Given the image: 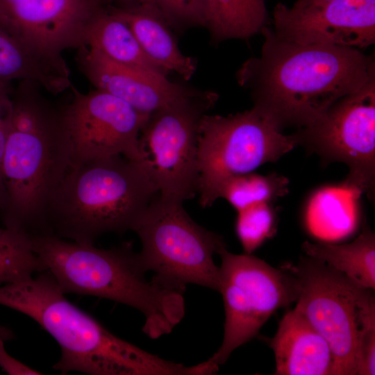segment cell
<instances>
[{
	"label": "cell",
	"mask_w": 375,
	"mask_h": 375,
	"mask_svg": "<svg viewBox=\"0 0 375 375\" xmlns=\"http://www.w3.org/2000/svg\"><path fill=\"white\" fill-rule=\"evenodd\" d=\"M260 33V53L235 73L253 107L283 129L306 126L333 103L375 78L372 55L335 45L304 44L278 38L272 28Z\"/></svg>",
	"instance_id": "cell-1"
},
{
	"label": "cell",
	"mask_w": 375,
	"mask_h": 375,
	"mask_svg": "<svg viewBox=\"0 0 375 375\" xmlns=\"http://www.w3.org/2000/svg\"><path fill=\"white\" fill-rule=\"evenodd\" d=\"M11 93V114L1 173L3 226L29 235L50 234L49 202L72 165V146L62 106L38 83L19 81Z\"/></svg>",
	"instance_id": "cell-2"
},
{
	"label": "cell",
	"mask_w": 375,
	"mask_h": 375,
	"mask_svg": "<svg viewBox=\"0 0 375 375\" xmlns=\"http://www.w3.org/2000/svg\"><path fill=\"white\" fill-rule=\"evenodd\" d=\"M65 294L47 271L0 285V305L28 316L56 340L61 356L53 368L62 374H194V366L165 360L118 338Z\"/></svg>",
	"instance_id": "cell-3"
},
{
	"label": "cell",
	"mask_w": 375,
	"mask_h": 375,
	"mask_svg": "<svg viewBox=\"0 0 375 375\" xmlns=\"http://www.w3.org/2000/svg\"><path fill=\"white\" fill-rule=\"evenodd\" d=\"M33 251L64 294L112 300L140 311L151 339L170 333L185 315L183 292L146 277L138 253L126 244L111 249L52 234L29 235Z\"/></svg>",
	"instance_id": "cell-4"
},
{
	"label": "cell",
	"mask_w": 375,
	"mask_h": 375,
	"mask_svg": "<svg viewBox=\"0 0 375 375\" xmlns=\"http://www.w3.org/2000/svg\"><path fill=\"white\" fill-rule=\"evenodd\" d=\"M160 196L143 164L122 156L72 165L47 210L50 234L94 244L100 235L135 226Z\"/></svg>",
	"instance_id": "cell-5"
},
{
	"label": "cell",
	"mask_w": 375,
	"mask_h": 375,
	"mask_svg": "<svg viewBox=\"0 0 375 375\" xmlns=\"http://www.w3.org/2000/svg\"><path fill=\"white\" fill-rule=\"evenodd\" d=\"M283 268L295 279V308L331 347L334 375H356L360 338L365 328L375 324L374 290L309 256Z\"/></svg>",
	"instance_id": "cell-6"
},
{
	"label": "cell",
	"mask_w": 375,
	"mask_h": 375,
	"mask_svg": "<svg viewBox=\"0 0 375 375\" xmlns=\"http://www.w3.org/2000/svg\"><path fill=\"white\" fill-rule=\"evenodd\" d=\"M183 204L159 196L141 217L133 230L142 244L140 262L167 287L184 292L196 284L219 291L220 270L213 256L226 244L196 223Z\"/></svg>",
	"instance_id": "cell-7"
},
{
	"label": "cell",
	"mask_w": 375,
	"mask_h": 375,
	"mask_svg": "<svg viewBox=\"0 0 375 375\" xmlns=\"http://www.w3.org/2000/svg\"><path fill=\"white\" fill-rule=\"evenodd\" d=\"M297 146L292 134L252 107L226 116L205 114L198 132V194L203 208L219 198L231 178L278 160Z\"/></svg>",
	"instance_id": "cell-8"
},
{
	"label": "cell",
	"mask_w": 375,
	"mask_h": 375,
	"mask_svg": "<svg viewBox=\"0 0 375 375\" xmlns=\"http://www.w3.org/2000/svg\"><path fill=\"white\" fill-rule=\"evenodd\" d=\"M218 98L215 91L195 88L149 116L139 148L161 198L183 203L198 193L199 126Z\"/></svg>",
	"instance_id": "cell-9"
},
{
	"label": "cell",
	"mask_w": 375,
	"mask_h": 375,
	"mask_svg": "<svg viewBox=\"0 0 375 375\" xmlns=\"http://www.w3.org/2000/svg\"><path fill=\"white\" fill-rule=\"evenodd\" d=\"M217 254L224 332L221 346L208 360L219 366L235 349L256 336L276 310L296 301L297 290L294 276L283 267L274 268L251 254L231 253L226 246Z\"/></svg>",
	"instance_id": "cell-10"
},
{
	"label": "cell",
	"mask_w": 375,
	"mask_h": 375,
	"mask_svg": "<svg viewBox=\"0 0 375 375\" xmlns=\"http://www.w3.org/2000/svg\"><path fill=\"white\" fill-rule=\"evenodd\" d=\"M324 160L344 163V186L353 195L372 196L375 178V78L340 99L310 124L292 133Z\"/></svg>",
	"instance_id": "cell-11"
},
{
	"label": "cell",
	"mask_w": 375,
	"mask_h": 375,
	"mask_svg": "<svg viewBox=\"0 0 375 375\" xmlns=\"http://www.w3.org/2000/svg\"><path fill=\"white\" fill-rule=\"evenodd\" d=\"M70 101L62 105L72 146V165L122 156L142 163L141 131L149 116L122 99L94 89L81 92L74 85Z\"/></svg>",
	"instance_id": "cell-12"
},
{
	"label": "cell",
	"mask_w": 375,
	"mask_h": 375,
	"mask_svg": "<svg viewBox=\"0 0 375 375\" xmlns=\"http://www.w3.org/2000/svg\"><path fill=\"white\" fill-rule=\"evenodd\" d=\"M103 0H0V26L42 58L68 67L63 53L86 46Z\"/></svg>",
	"instance_id": "cell-13"
},
{
	"label": "cell",
	"mask_w": 375,
	"mask_h": 375,
	"mask_svg": "<svg viewBox=\"0 0 375 375\" xmlns=\"http://www.w3.org/2000/svg\"><path fill=\"white\" fill-rule=\"evenodd\" d=\"M272 30L283 40L357 49L375 42V0H331L304 8L276 4Z\"/></svg>",
	"instance_id": "cell-14"
},
{
	"label": "cell",
	"mask_w": 375,
	"mask_h": 375,
	"mask_svg": "<svg viewBox=\"0 0 375 375\" xmlns=\"http://www.w3.org/2000/svg\"><path fill=\"white\" fill-rule=\"evenodd\" d=\"M80 71L95 89L114 95L150 116L194 90L167 76L115 62L88 46L77 49Z\"/></svg>",
	"instance_id": "cell-15"
},
{
	"label": "cell",
	"mask_w": 375,
	"mask_h": 375,
	"mask_svg": "<svg viewBox=\"0 0 375 375\" xmlns=\"http://www.w3.org/2000/svg\"><path fill=\"white\" fill-rule=\"evenodd\" d=\"M274 374L334 375V357L324 338L295 308L287 312L269 340Z\"/></svg>",
	"instance_id": "cell-16"
},
{
	"label": "cell",
	"mask_w": 375,
	"mask_h": 375,
	"mask_svg": "<svg viewBox=\"0 0 375 375\" xmlns=\"http://www.w3.org/2000/svg\"><path fill=\"white\" fill-rule=\"evenodd\" d=\"M108 7L127 24L151 61L185 81L192 78L197 69V60L180 50L172 28L154 8L139 3Z\"/></svg>",
	"instance_id": "cell-17"
},
{
	"label": "cell",
	"mask_w": 375,
	"mask_h": 375,
	"mask_svg": "<svg viewBox=\"0 0 375 375\" xmlns=\"http://www.w3.org/2000/svg\"><path fill=\"white\" fill-rule=\"evenodd\" d=\"M0 80H29L58 94L73 85L69 68L38 56L0 26Z\"/></svg>",
	"instance_id": "cell-18"
},
{
	"label": "cell",
	"mask_w": 375,
	"mask_h": 375,
	"mask_svg": "<svg viewBox=\"0 0 375 375\" xmlns=\"http://www.w3.org/2000/svg\"><path fill=\"white\" fill-rule=\"evenodd\" d=\"M269 24L265 0H206V22L211 43L248 40Z\"/></svg>",
	"instance_id": "cell-19"
},
{
	"label": "cell",
	"mask_w": 375,
	"mask_h": 375,
	"mask_svg": "<svg viewBox=\"0 0 375 375\" xmlns=\"http://www.w3.org/2000/svg\"><path fill=\"white\" fill-rule=\"evenodd\" d=\"M86 46L118 64L165 76L169 74L147 57L127 24L108 7L95 17Z\"/></svg>",
	"instance_id": "cell-20"
},
{
	"label": "cell",
	"mask_w": 375,
	"mask_h": 375,
	"mask_svg": "<svg viewBox=\"0 0 375 375\" xmlns=\"http://www.w3.org/2000/svg\"><path fill=\"white\" fill-rule=\"evenodd\" d=\"M302 248L309 257L321 260L356 283L375 288V237L365 226L353 242L344 244L309 242Z\"/></svg>",
	"instance_id": "cell-21"
},
{
	"label": "cell",
	"mask_w": 375,
	"mask_h": 375,
	"mask_svg": "<svg viewBox=\"0 0 375 375\" xmlns=\"http://www.w3.org/2000/svg\"><path fill=\"white\" fill-rule=\"evenodd\" d=\"M45 271L43 262L32 249L29 235L0 227V285Z\"/></svg>",
	"instance_id": "cell-22"
},
{
	"label": "cell",
	"mask_w": 375,
	"mask_h": 375,
	"mask_svg": "<svg viewBox=\"0 0 375 375\" xmlns=\"http://www.w3.org/2000/svg\"><path fill=\"white\" fill-rule=\"evenodd\" d=\"M288 180L281 175L246 173L231 178L223 185L219 198H224L239 211L251 205L272 201L288 193Z\"/></svg>",
	"instance_id": "cell-23"
},
{
	"label": "cell",
	"mask_w": 375,
	"mask_h": 375,
	"mask_svg": "<svg viewBox=\"0 0 375 375\" xmlns=\"http://www.w3.org/2000/svg\"><path fill=\"white\" fill-rule=\"evenodd\" d=\"M235 231L244 253L251 254L275 231L270 203L260 202L237 211Z\"/></svg>",
	"instance_id": "cell-24"
},
{
	"label": "cell",
	"mask_w": 375,
	"mask_h": 375,
	"mask_svg": "<svg viewBox=\"0 0 375 375\" xmlns=\"http://www.w3.org/2000/svg\"><path fill=\"white\" fill-rule=\"evenodd\" d=\"M132 3L152 6L176 32L205 26L206 0H133Z\"/></svg>",
	"instance_id": "cell-25"
},
{
	"label": "cell",
	"mask_w": 375,
	"mask_h": 375,
	"mask_svg": "<svg viewBox=\"0 0 375 375\" xmlns=\"http://www.w3.org/2000/svg\"><path fill=\"white\" fill-rule=\"evenodd\" d=\"M12 91L10 81L0 80V209L4 199L1 165L11 114Z\"/></svg>",
	"instance_id": "cell-26"
},
{
	"label": "cell",
	"mask_w": 375,
	"mask_h": 375,
	"mask_svg": "<svg viewBox=\"0 0 375 375\" xmlns=\"http://www.w3.org/2000/svg\"><path fill=\"white\" fill-rule=\"evenodd\" d=\"M356 374H375V324L365 328L360 338L356 355Z\"/></svg>",
	"instance_id": "cell-27"
},
{
	"label": "cell",
	"mask_w": 375,
	"mask_h": 375,
	"mask_svg": "<svg viewBox=\"0 0 375 375\" xmlns=\"http://www.w3.org/2000/svg\"><path fill=\"white\" fill-rule=\"evenodd\" d=\"M6 340L0 335V367L10 375H39L42 374L29 366L11 356L4 347Z\"/></svg>",
	"instance_id": "cell-28"
},
{
	"label": "cell",
	"mask_w": 375,
	"mask_h": 375,
	"mask_svg": "<svg viewBox=\"0 0 375 375\" xmlns=\"http://www.w3.org/2000/svg\"><path fill=\"white\" fill-rule=\"evenodd\" d=\"M331 0H297L292 6L304 8L312 6L321 5Z\"/></svg>",
	"instance_id": "cell-29"
},
{
	"label": "cell",
	"mask_w": 375,
	"mask_h": 375,
	"mask_svg": "<svg viewBox=\"0 0 375 375\" xmlns=\"http://www.w3.org/2000/svg\"><path fill=\"white\" fill-rule=\"evenodd\" d=\"M108 6H121L129 4L133 0H103Z\"/></svg>",
	"instance_id": "cell-30"
},
{
	"label": "cell",
	"mask_w": 375,
	"mask_h": 375,
	"mask_svg": "<svg viewBox=\"0 0 375 375\" xmlns=\"http://www.w3.org/2000/svg\"><path fill=\"white\" fill-rule=\"evenodd\" d=\"M0 335L6 340L13 339V333L8 328L0 325Z\"/></svg>",
	"instance_id": "cell-31"
}]
</instances>
